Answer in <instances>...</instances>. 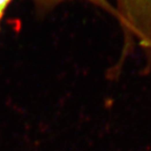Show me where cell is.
<instances>
[{
    "instance_id": "6da1fadb",
    "label": "cell",
    "mask_w": 151,
    "mask_h": 151,
    "mask_svg": "<svg viewBox=\"0 0 151 151\" xmlns=\"http://www.w3.org/2000/svg\"><path fill=\"white\" fill-rule=\"evenodd\" d=\"M125 40H134L151 54V0H115Z\"/></svg>"
},
{
    "instance_id": "7a4b0ae2",
    "label": "cell",
    "mask_w": 151,
    "mask_h": 151,
    "mask_svg": "<svg viewBox=\"0 0 151 151\" xmlns=\"http://www.w3.org/2000/svg\"><path fill=\"white\" fill-rule=\"evenodd\" d=\"M69 1V0H31L36 7V11L40 14H44L51 10H53L56 6L61 4L63 2ZM88 2L93 4L97 8L101 9L102 11L107 13L111 16H113L115 19H118V14L116 10L114 5H113L108 0H82Z\"/></svg>"
},
{
    "instance_id": "3957f363",
    "label": "cell",
    "mask_w": 151,
    "mask_h": 151,
    "mask_svg": "<svg viewBox=\"0 0 151 151\" xmlns=\"http://www.w3.org/2000/svg\"><path fill=\"white\" fill-rule=\"evenodd\" d=\"M12 0H0V17L2 18L4 14V11L9 6Z\"/></svg>"
},
{
    "instance_id": "277c9868",
    "label": "cell",
    "mask_w": 151,
    "mask_h": 151,
    "mask_svg": "<svg viewBox=\"0 0 151 151\" xmlns=\"http://www.w3.org/2000/svg\"><path fill=\"white\" fill-rule=\"evenodd\" d=\"M1 18H1V17H0V20H1Z\"/></svg>"
}]
</instances>
